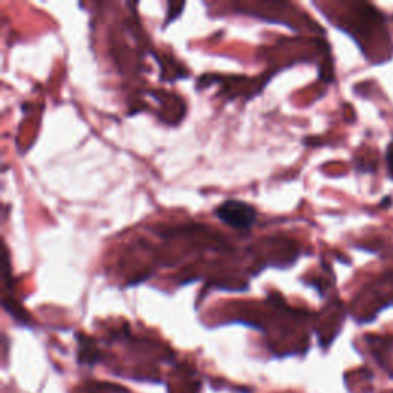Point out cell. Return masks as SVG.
I'll list each match as a JSON object with an SVG mask.
<instances>
[{"mask_svg":"<svg viewBox=\"0 0 393 393\" xmlns=\"http://www.w3.org/2000/svg\"><path fill=\"white\" fill-rule=\"evenodd\" d=\"M215 215L220 222L238 231H248L254 226L257 220V210L246 201L226 200L218 204Z\"/></svg>","mask_w":393,"mask_h":393,"instance_id":"1","label":"cell"},{"mask_svg":"<svg viewBox=\"0 0 393 393\" xmlns=\"http://www.w3.org/2000/svg\"><path fill=\"white\" fill-rule=\"evenodd\" d=\"M78 361L82 364H96L99 361V350L92 340L86 336H78Z\"/></svg>","mask_w":393,"mask_h":393,"instance_id":"2","label":"cell"}]
</instances>
